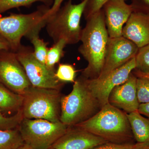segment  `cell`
I'll list each match as a JSON object with an SVG mask.
<instances>
[{
	"instance_id": "6da1fadb",
	"label": "cell",
	"mask_w": 149,
	"mask_h": 149,
	"mask_svg": "<svg viewBox=\"0 0 149 149\" xmlns=\"http://www.w3.org/2000/svg\"><path fill=\"white\" fill-rule=\"evenodd\" d=\"M85 19L78 51L88 65L81 76L86 79H95L99 77L103 67L109 37L102 8Z\"/></svg>"
},
{
	"instance_id": "7a4b0ae2",
	"label": "cell",
	"mask_w": 149,
	"mask_h": 149,
	"mask_svg": "<svg viewBox=\"0 0 149 149\" xmlns=\"http://www.w3.org/2000/svg\"><path fill=\"white\" fill-rule=\"evenodd\" d=\"M74 126L110 143H132L134 139L127 113L109 103L92 117Z\"/></svg>"
},
{
	"instance_id": "3957f363",
	"label": "cell",
	"mask_w": 149,
	"mask_h": 149,
	"mask_svg": "<svg viewBox=\"0 0 149 149\" xmlns=\"http://www.w3.org/2000/svg\"><path fill=\"white\" fill-rule=\"evenodd\" d=\"M100 109L85 78L81 75L75 80L70 93L62 96L60 121L68 127H72L92 117Z\"/></svg>"
},
{
	"instance_id": "277c9868",
	"label": "cell",
	"mask_w": 149,
	"mask_h": 149,
	"mask_svg": "<svg viewBox=\"0 0 149 149\" xmlns=\"http://www.w3.org/2000/svg\"><path fill=\"white\" fill-rule=\"evenodd\" d=\"M88 1L74 4L72 0H68L54 13L49 14L46 30L54 43L63 40L67 45H74L80 41V20Z\"/></svg>"
},
{
	"instance_id": "5b68a950",
	"label": "cell",
	"mask_w": 149,
	"mask_h": 149,
	"mask_svg": "<svg viewBox=\"0 0 149 149\" xmlns=\"http://www.w3.org/2000/svg\"><path fill=\"white\" fill-rule=\"evenodd\" d=\"M23 97L21 110L23 118L61 121L60 90L31 86Z\"/></svg>"
},
{
	"instance_id": "8992f818",
	"label": "cell",
	"mask_w": 149,
	"mask_h": 149,
	"mask_svg": "<svg viewBox=\"0 0 149 149\" xmlns=\"http://www.w3.org/2000/svg\"><path fill=\"white\" fill-rule=\"evenodd\" d=\"M50 8L43 4L30 13H12L0 17V35L10 44L11 50L16 52L21 45L22 37L38 27L46 26Z\"/></svg>"
},
{
	"instance_id": "52a82bcc",
	"label": "cell",
	"mask_w": 149,
	"mask_h": 149,
	"mask_svg": "<svg viewBox=\"0 0 149 149\" xmlns=\"http://www.w3.org/2000/svg\"><path fill=\"white\" fill-rule=\"evenodd\" d=\"M68 128L61 121L25 118L18 126L24 143L35 149H50Z\"/></svg>"
},
{
	"instance_id": "ba28073f",
	"label": "cell",
	"mask_w": 149,
	"mask_h": 149,
	"mask_svg": "<svg viewBox=\"0 0 149 149\" xmlns=\"http://www.w3.org/2000/svg\"><path fill=\"white\" fill-rule=\"evenodd\" d=\"M16 53L32 86L60 90L63 83L56 77L55 70L49 69L37 60L31 47L21 45Z\"/></svg>"
},
{
	"instance_id": "9c48e42d",
	"label": "cell",
	"mask_w": 149,
	"mask_h": 149,
	"mask_svg": "<svg viewBox=\"0 0 149 149\" xmlns=\"http://www.w3.org/2000/svg\"><path fill=\"white\" fill-rule=\"evenodd\" d=\"M0 83L22 96L32 86L15 52L0 50Z\"/></svg>"
},
{
	"instance_id": "30bf717a",
	"label": "cell",
	"mask_w": 149,
	"mask_h": 149,
	"mask_svg": "<svg viewBox=\"0 0 149 149\" xmlns=\"http://www.w3.org/2000/svg\"><path fill=\"white\" fill-rule=\"evenodd\" d=\"M136 68V58H134L104 77L93 79L85 78L88 88L98 102L101 108L109 103L112 91L124 83Z\"/></svg>"
},
{
	"instance_id": "8fae6325",
	"label": "cell",
	"mask_w": 149,
	"mask_h": 149,
	"mask_svg": "<svg viewBox=\"0 0 149 149\" xmlns=\"http://www.w3.org/2000/svg\"><path fill=\"white\" fill-rule=\"evenodd\" d=\"M139 49L134 43L123 36L109 37L103 67L97 78L105 76L136 57Z\"/></svg>"
},
{
	"instance_id": "7c38bea8",
	"label": "cell",
	"mask_w": 149,
	"mask_h": 149,
	"mask_svg": "<svg viewBox=\"0 0 149 149\" xmlns=\"http://www.w3.org/2000/svg\"><path fill=\"white\" fill-rule=\"evenodd\" d=\"M127 0H109L103 7L105 23L110 38L122 37L123 25L133 12Z\"/></svg>"
},
{
	"instance_id": "4fadbf2b",
	"label": "cell",
	"mask_w": 149,
	"mask_h": 149,
	"mask_svg": "<svg viewBox=\"0 0 149 149\" xmlns=\"http://www.w3.org/2000/svg\"><path fill=\"white\" fill-rule=\"evenodd\" d=\"M73 127H69L50 149H93L108 142L88 131Z\"/></svg>"
},
{
	"instance_id": "5bb4252c",
	"label": "cell",
	"mask_w": 149,
	"mask_h": 149,
	"mask_svg": "<svg viewBox=\"0 0 149 149\" xmlns=\"http://www.w3.org/2000/svg\"><path fill=\"white\" fill-rule=\"evenodd\" d=\"M137 77L130 74L124 83L116 86L112 91L109 98V103L127 113L137 111L140 103L137 97L136 82Z\"/></svg>"
},
{
	"instance_id": "9a60e30c",
	"label": "cell",
	"mask_w": 149,
	"mask_h": 149,
	"mask_svg": "<svg viewBox=\"0 0 149 149\" xmlns=\"http://www.w3.org/2000/svg\"><path fill=\"white\" fill-rule=\"evenodd\" d=\"M123 37L139 49L149 44V13L133 12L122 29Z\"/></svg>"
},
{
	"instance_id": "2e32d148",
	"label": "cell",
	"mask_w": 149,
	"mask_h": 149,
	"mask_svg": "<svg viewBox=\"0 0 149 149\" xmlns=\"http://www.w3.org/2000/svg\"><path fill=\"white\" fill-rule=\"evenodd\" d=\"M134 139L137 143L149 142V119L137 111L127 113Z\"/></svg>"
},
{
	"instance_id": "e0dca14e",
	"label": "cell",
	"mask_w": 149,
	"mask_h": 149,
	"mask_svg": "<svg viewBox=\"0 0 149 149\" xmlns=\"http://www.w3.org/2000/svg\"><path fill=\"white\" fill-rule=\"evenodd\" d=\"M23 96L11 91L0 83V109L18 111L21 109Z\"/></svg>"
},
{
	"instance_id": "ac0fdd59",
	"label": "cell",
	"mask_w": 149,
	"mask_h": 149,
	"mask_svg": "<svg viewBox=\"0 0 149 149\" xmlns=\"http://www.w3.org/2000/svg\"><path fill=\"white\" fill-rule=\"evenodd\" d=\"M43 27L36 28L27 34L25 37L29 40L33 45L34 54L37 60L43 64L45 65L46 57L48 49V43L45 42L40 37V33Z\"/></svg>"
},
{
	"instance_id": "d6986e66",
	"label": "cell",
	"mask_w": 149,
	"mask_h": 149,
	"mask_svg": "<svg viewBox=\"0 0 149 149\" xmlns=\"http://www.w3.org/2000/svg\"><path fill=\"white\" fill-rule=\"evenodd\" d=\"M18 128L0 130V149H14L24 143Z\"/></svg>"
},
{
	"instance_id": "ffe728a7",
	"label": "cell",
	"mask_w": 149,
	"mask_h": 149,
	"mask_svg": "<svg viewBox=\"0 0 149 149\" xmlns=\"http://www.w3.org/2000/svg\"><path fill=\"white\" fill-rule=\"evenodd\" d=\"M67 45L63 40H59L54 43L53 46L48 49L46 57L45 65L49 69L55 70V66L64 56V48Z\"/></svg>"
},
{
	"instance_id": "44dd1931",
	"label": "cell",
	"mask_w": 149,
	"mask_h": 149,
	"mask_svg": "<svg viewBox=\"0 0 149 149\" xmlns=\"http://www.w3.org/2000/svg\"><path fill=\"white\" fill-rule=\"evenodd\" d=\"M54 0H0V14L7 11L20 7H27L37 2L43 3V4L51 7Z\"/></svg>"
},
{
	"instance_id": "7402d4cb",
	"label": "cell",
	"mask_w": 149,
	"mask_h": 149,
	"mask_svg": "<svg viewBox=\"0 0 149 149\" xmlns=\"http://www.w3.org/2000/svg\"><path fill=\"white\" fill-rule=\"evenodd\" d=\"M0 109V130H6L18 128L23 119L21 109L17 112L13 116L6 117L3 115Z\"/></svg>"
},
{
	"instance_id": "603a6c76",
	"label": "cell",
	"mask_w": 149,
	"mask_h": 149,
	"mask_svg": "<svg viewBox=\"0 0 149 149\" xmlns=\"http://www.w3.org/2000/svg\"><path fill=\"white\" fill-rule=\"evenodd\" d=\"M76 71L73 65L69 64H60L56 71V75L61 82H75Z\"/></svg>"
},
{
	"instance_id": "cb8c5ba5",
	"label": "cell",
	"mask_w": 149,
	"mask_h": 149,
	"mask_svg": "<svg viewBox=\"0 0 149 149\" xmlns=\"http://www.w3.org/2000/svg\"><path fill=\"white\" fill-rule=\"evenodd\" d=\"M135 58V69L149 74V44L139 49Z\"/></svg>"
},
{
	"instance_id": "d4e9b609",
	"label": "cell",
	"mask_w": 149,
	"mask_h": 149,
	"mask_svg": "<svg viewBox=\"0 0 149 149\" xmlns=\"http://www.w3.org/2000/svg\"><path fill=\"white\" fill-rule=\"evenodd\" d=\"M136 87L139 103H149V80L143 77H137Z\"/></svg>"
},
{
	"instance_id": "484cf974",
	"label": "cell",
	"mask_w": 149,
	"mask_h": 149,
	"mask_svg": "<svg viewBox=\"0 0 149 149\" xmlns=\"http://www.w3.org/2000/svg\"><path fill=\"white\" fill-rule=\"evenodd\" d=\"M109 0H89L85 6L83 15L85 19L102 8Z\"/></svg>"
},
{
	"instance_id": "4316f807",
	"label": "cell",
	"mask_w": 149,
	"mask_h": 149,
	"mask_svg": "<svg viewBox=\"0 0 149 149\" xmlns=\"http://www.w3.org/2000/svg\"><path fill=\"white\" fill-rule=\"evenodd\" d=\"M133 12L149 13V0H131Z\"/></svg>"
},
{
	"instance_id": "83f0119b",
	"label": "cell",
	"mask_w": 149,
	"mask_h": 149,
	"mask_svg": "<svg viewBox=\"0 0 149 149\" xmlns=\"http://www.w3.org/2000/svg\"><path fill=\"white\" fill-rule=\"evenodd\" d=\"M133 144V143H116L107 142L93 149H132Z\"/></svg>"
},
{
	"instance_id": "f1b7e54d",
	"label": "cell",
	"mask_w": 149,
	"mask_h": 149,
	"mask_svg": "<svg viewBox=\"0 0 149 149\" xmlns=\"http://www.w3.org/2000/svg\"><path fill=\"white\" fill-rule=\"evenodd\" d=\"M138 111L142 115L147 116L149 119V102L140 104Z\"/></svg>"
},
{
	"instance_id": "f546056e",
	"label": "cell",
	"mask_w": 149,
	"mask_h": 149,
	"mask_svg": "<svg viewBox=\"0 0 149 149\" xmlns=\"http://www.w3.org/2000/svg\"><path fill=\"white\" fill-rule=\"evenodd\" d=\"M63 1L64 0H54L53 4L49 10V14H52L56 11L61 6Z\"/></svg>"
},
{
	"instance_id": "4dcf8cb0",
	"label": "cell",
	"mask_w": 149,
	"mask_h": 149,
	"mask_svg": "<svg viewBox=\"0 0 149 149\" xmlns=\"http://www.w3.org/2000/svg\"><path fill=\"white\" fill-rule=\"evenodd\" d=\"M11 50V48L8 41L0 35V50Z\"/></svg>"
},
{
	"instance_id": "1f68e13d",
	"label": "cell",
	"mask_w": 149,
	"mask_h": 149,
	"mask_svg": "<svg viewBox=\"0 0 149 149\" xmlns=\"http://www.w3.org/2000/svg\"><path fill=\"white\" fill-rule=\"evenodd\" d=\"M132 149H149V142L134 143Z\"/></svg>"
},
{
	"instance_id": "d6a6232c",
	"label": "cell",
	"mask_w": 149,
	"mask_h": 149,
	"mask_svg": "<svg viewBox=\"0 0 149 149\" xmlns=\"http://www.w3.org/2000/svg\"><path fill=\"white\" fill-rule=\"evenodd\" d=\"M132 73H133L136 77H143V78H146L149 80V74L148 73H144L137 70L135 69L132 71Z\"/></svg>"
},
{
	"instance_id": "836d02e7",
	"label": "cell",
	"mask_w": 149,
	"mask_h": 149,
	"mask_svg": "<svg viewBox=\"0 0 149 149\" xmlns=\"http://www.w3.org/2000/svg\"><path fill=\"white\" fill-rule=\"evenodd\" d=\"M14 149H35L27 143H24Z\"/></svg>"
},
{
	"instance_id": "e575fe53",
	"label": "cell",
	"mask_w": 149,
	"mask_h": 149,
	"mask_svg": "<svg viewBox=\"0 0 149 149\" xmlns=\"http://www.w3.org/2000/svg\"><path fill=\"white\" fill-rule=\"evenodd\" d=\"M80 1H83V0H80Z\"/></svg>"
}]
</instances>
